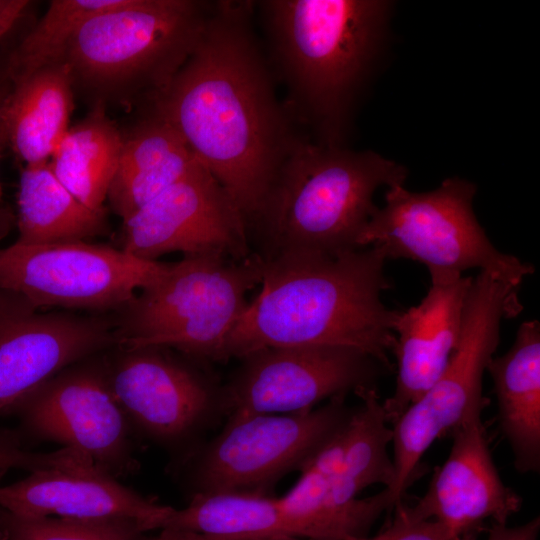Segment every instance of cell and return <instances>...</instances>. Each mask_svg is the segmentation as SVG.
Masks as SVG:
<instances>
[{"instance_id":"1","label":"cell","mask_w":540,"mask_h":540,"mask_svg":"<svg viewBox=\"0 0 540 540\" xmlns=\"http://www.w3.org/2000/svg\"><path fill=\"white\" fill-rule=\"evenodd\" d=\"M253 1H215L194 50L148 101L226 189L245 223L304 136L279 102L253 29Z\"/></svg>"},{"instance_id":"2","label":"cell","mask_w":540,"mask_h":540,"mask_svg":"<svg viewBox=\"0 0 540 540\" xmlns=\"http://www.w3.org/2000/svg\"><path fill=\"white\" fill-rule=\"evenodd\" d=\"M386 257L369 246L334 257L262 261L261 291L230 333L224 362L264 347L340 346L392 370L400 310L384 305Z\"/></svg>"},{"instance_id":"3","label":"cell","mask_w":540,"mask_h":540,"mask_svg":"<svg viewBox=\"0 0 540 540\" xmlns=\"http://www.w3.org/2000/svg\"><path fill=\"white\" fill-rule=\"evenodd\" d=\"M406 169L373 151L317 143L301 137L277 170L247 221L253 253L261 261L334 257L359 248L377 209L375 191L404 185Z\"/></svg>"},{"instance_id":"4","label":"cell","mask_w":540,"mask_h":540,"mask_svg":"<svg viewBox=\"0 0 540 540\" xmlns=\"http://www.w3.org/2000/svg\"><path fill=\"white\" fill-rule=\"evenodd\" d=\"M284 102L315 142L341 146L351 104L379 43L390 3L378 0L255 2Z\"/></svg>"},{"instance_id":"5","label":"cell","mask_w":540,"mask_h":540,"mask_svg":"<svg viewBox=\"0 0 540 540\" xmlns=\"http://www.w3.org/2000/svg\"><path fill=\"white\" fill-rule=\"evenodd\" d=\"M214 3L125 0L87 20L60 63L95 103L149 100L188 59Z\"/></svg>"},{"instance_id":"6","label":"cell","mask_w":540,"mask_h":540,"mask_svg":"<svg viewBox=\"0 0 540 540\" xmlns=\"http://www.w3.org/2000/svg\"><path fill=\"white\" fill-rule=\"evenodd\" d=\"M262 261L187 255L167 263L119 312L118 347L175 349L198 363L224 362L226 341L261 283Z\"/></svg>"},{"instance_id":"7","label":"cell","mask_w":540,"mask_h":540,"mask_svg":"<svg viewBox=\"0 0 540 540\" xmlns=\"http://www.w3.org/2000/svg\"><path fill=\"white\" fill-rule=\"evenodd\" d=\"M518 288L480 271L468 292L461 336L434 384L392 424L394 505L418 471L423 455L448 431L482 415L483 376L500 341L501 321L521 311Z\"/></svg>"},{"instance_id":"8","label":"cell","mask_w":540,"mask_h":540,"mask_svg":"<svg viewBox=\"0 0 540 540\" xmlns=\"http://www.w3.org/2000/svg\"><path fill=\"white\" fill-rule=\"evenodd\" d=\"M476 186L445 179L438 188L415 193L403 185L387 188L385 205L377 207L362 231L359 248L377 246L386 259H409L429 273L462 274L477 268L514 287L534 267L500 252L491 243L473 211Z\"/></svg>"},{"instance_id":"9","label":"cell","mask_w":540,"mask_h":540,"mask_svg":"<svg viewBox=\"0 0 540 540\" xmlns=\"http://www.w3.org/2000/svg\"><path fill=\"white\" fill-rule=\"evenodd\" d=\"M353 408L346 396L310 410L285 414H236L179 466L190 497L216 493L271 496L275 485L301 472L345 425Z\"/></svg>"},{"instance_id":"10","label":"cell","mask_w":540,"mask_h":540,"mask_svg":"<svg viewBox=\"0 0 540 540\" xmlns=\"http://www.w3.org/2000/svg\"><path fill=\"white\" fill-rule=\"evenodd\" d=\"M116 349L103 354L106 376L134 434L177 452L181 462L202 443L203 432L223 417L222 384L198 362L169 348Z\"/></svg>"},{"instance_id":"11","label":"cell","mask_w":540,"mask_h":540,"mask_svg":"<svg viewBox=\"0 0 540 540\" xmlns=\"http://www.w3.org/2000/svg\"><path fill=\"white\" fill-rule=\"evenodd\" d=\"M167 263L104 244L73 241L0 248V291L35 309L123 310Z\"/></svg>"},{"instance_id":"12","label":"cell","mask_w":540,"mask_h":540,"mask_svg":"<svg viewBox=\"0 0 540 540\" xmlns=\"http://www.w3.org/2000/svg\"><path fill=\"white\" fill-rule=\"evenodd\" d=\"M11 413L29 436L73 449L116 479L139 467L135 434L110 389L102 354L65 368Z\"/></svg>"},{"instance_id":"13","label":"cell","mask_w":540,"mask_h":540,"mask_svg":"<svg viewBox=\"0 0 540 540\" xmlns=\"http://www.w3.org/2000/svg\"><path fill=\"white\" fill-rule=\"evenodd\" d=\"M239 360L222 384L225 418L310 410L323 400L376 388L386 370L371 356L340 346L264 347Z\"/></svg>"},{"instance_id":"14","label":"cell","mask_w":540,"mask_h":540,"mask_svg":"<svg viewBox=\"0 0 540 540\" xmlns=\"http://www.w3.org/2000/svg\"><path fill=\"white\" fill-rule=\"evenodd\" d=\"M121 249L149 261L171 252L234 261L252 254L240 209L199 161L123 220Z\"/></svg>"},{"instance_id":"15","label":"cell","mask_w":540,"mask_h":540,"mask_svg":"<svg viewBox=\"0 0 540 540\" xmlns=\"http://www.w3.org/2000/svg\"><path fill=\"white\" fill-rule=\"evenodd\" d=\"M117 345L116 321L107 316L39 313L0 291V415L65 368Z\"/></svg>"},{"instance_id":"16","label":"cell","mask_w":540,"mask_h":540,"mask_svg":"<svg viewBox=\"0 0 540 540\" xmlns=\"http://www.w3.org/2000/svg\"><path fill=\"white\" fill-rule=\"evenodd\" d=\"M451 432L450 452L413 508L440 523L451 539L479 532L486 520L507 524L521 508L522 499L499 475L482 415Z\"/></svg>"},{"instance_id":"17","label":"cell","mask_w":540,"mask_h":540,"mask_svg":"<svg viewBox=\"0 0 540 540\" xmlns=\"http://www.w3.org/2000/svg\"><path fill=\"white\" fill-rule=\"evenodd\" d=\"M421 302L400 310L395 323L396 384L382 401L392 424L439 378L461 336L463 313L473 277L432 273Z\"/></svg>"},{"instance_id":"18","label":"cell","mask_w":540,"mask_h":540,"mask_svg":"<svg viewBox=\"0 0 540 540\" xmlns=\"http://www.w3.org/2000/svg\"><path fill=\"white\" fill-rule=\"evenodd\" d=\"M0 508L25 517H127L159 530L173 511L99 470L50 469L0 486Z\"/></svg>"},{"instance_id":"19","label":"cell","mask_w":540,"mask_h":540,"mask_svg":"<svg viewBox=\"0 0 540 540\" xmlns=\"http://www.w3.org/2000/svg\"><path fill=\"white\" fill-rule=\"evenodd\" d=\"M158 531L143 540H309L306 527L277 497L239 493L191 496Z\"/></svg>"},{"instance_id":"20","label":"cell","mask_w":540,"mask_h":540,"mask_svg":"<svg viewBox=\"0 0 540 540\" xmlns=\"http://www.w3.org/2000/svg\"><path fill=\"white\" fill-rule=\"evenodd\" d=\"M489 372L500 430L520 473L540 470V324L523 322L511 348L493 356Z\"/></svg>"},{"instance_id":"21","label":"cell","mask_w":540,"mask_h":540,"mask_svg":"<svg viewBox=\"0 0 540 540\" xmlns=\"http://www.w3.org/2000/svg\"><path fill=\"white\" fill-rule=\"evenodd\" d=\"M74 86L65 64L44 67L10 85L1 106L3 142L26 165L48 162L66 134Z\"/></svg>"},{"instance_id":"22","label":"cell","mask_w":540,"mask_h":540,"mask_svg":"<svg viewBox=\"0 0 540 540\" xmlns=\"http://www.w3.org/2000/svg\"><path fill=\"white\" fill-rule=\"evenodd\" d=\"M198 160L162 118L150 113L126 135L107 199L122 221L179 180Z\"/></svg>"},{"instance_id":"23","label":"cell","mask_w":540,"mask_h":540,"mask_svg":"<svg viewBox=\"0 0 540 540\" xmlns=\"http://www.w3.org/2000/svg\"><path fill=\"white\" fill-rule=\"evenodd\" d=\"M17 243L27 245L90 241L110 231L106 211L77 200L56 178L48 162L26 165L17 193Z\"/></svg>"},{"instance_id":"24","label":"cell","mask_w":540,"mask_h":540,"mask_svg":"<svg viewBox=\"0 0 540 540\" xmlns=\"http://www.w3.org/2000/svg\"><path fill=\"white\" fill-rule=\"evenodd\" d=\"M122 144L123 134L107 116L105 105L94 103L86 117L68 129L48 164L77 200L93 210L106 211L104 202Z\"/></svg>"},{"instance_id":"25","label":"cell","mask_w":540,"mask_h":540,"mask_svg":"<svg viewBox=\"0 0 540 540\" xmlns=\"http://www.w3.org/2000/svg\"><path fill=\"white\" fill-rule=\"evenodd\" d=\"M125 0H53L42 18L10 53L3 80L12 85L61 62L80 27L98 13Z\"/></svg>"},{"instance_id":"26","label":"cell","mask_w":540,"mask_h":540,"mask_svg":"<svg viewBox=\"0 0 540 540\" xmlns=\"http://www.w3.org/2000/svg\"><path fill=\"white\" fill-rule=\"evenodd\" d=\"M149 531L145 523L127 517H25L0 508L2 540H143Z\"/></svg>"},{"instance_id":"27","label":"cell","mask_w":540,"mask_h":540,"mask_svg":"<svg viewBox=\"0 0 540 540\" xmlns=\"http://www.w3.org/2000/svg\"><path fill=\"white\" fill-rule=\"evenodd\" d=\"M394 515L388 525L373 537L364 540H451L445 528L427 519L403 501L393 507Z\"/></svg>"},{"instance_id":"28","label":"cell","mask_w":540,"mask_h":540,"mask_svg":"<svg viewBox=\"0 0 540 540\" xmlns=\"http://www.w3.org/2000/svg\"><path fill=\"white\" fill-rule=\"evenodd\" d=\"M62 457L59 451L37 452L25 446L20 432L0 427V468L22 469L30 473L58 468Z\"/></svg>"},{"instance_id":"29","label":"cell","mask_w":540,"mask_h":540,"mask_svg":"<svg viewBox=\"0 0 540 540\" xmlns=\"http://www.w3.org/2000/svg\"><path fill=\"white\" fill-rule=\"evenodd\" d=\"M539 531V517L514 527L494 523L486 540H537Z\"/></svg>"},{"instance_id":"30","label":"cell","mask_w":540,"mask_h":540,"mask_svg":"<svg viewBox=\"0 0 540 540\" xmlns=\"http://www.w3.org/2000/svg\"><path fill=\"white\" fill-rule=\"evenodd\" d=\"M28 4L26 0H11L9 6L0 14V40L22 17Z\"/></svg>"},{"instance_id":"31","label":"cell","mask_w":540,"mask_h":540,"mask_svg":"<svg viewBox=\"0 0 540 540\" xmlns=\"http://www.w3.org/2000/svg\"><path fill=\"white\" fill-rule=\"evenodd\" d=\"M9 87H10L9 84L6 82H3V84L0 85V152H1V147L4 143L3 137H2V128H1V106ZM2 195H3V191H2V185L0 182V203L2 201Z\"/></svg>"},{"instance_id":"32","label":"cell","mask_w":540,"mask_h":540,"mask_svg":"<svg viewBox=\"0 0 540 540\" xmlns=\"http://www.w3.org/2000/svg\"><path fill=\"white\" fill-rule=\"evenodd\" d=\"M479 532H469L459 535L451 540H477Z\"/></svg>"},{"instance_id":"33","label":"cell","mask_w":540,"mask_h":540,"mask_svg":"<svg viewBox=\"0 0 540 540\" xmlns=\"http://www.w3.org/2000/svg\"><path fill=\"white\" fill-rule=\"evenodd\" d=\"M11 0H0V14L9 6Z\"/></svg>"},{"instance_id":"34","label":"cell","mask_w":540,"mask_h":540,"mask_svg":"<svg viewBox=\"0 0 540 540\" xmlns=\"http://www.w3.org/2000/svg\"><path fill=\"white\" fill-rule=\"evenodd\" d=\"M6 472H7L6 470L0 468V482Z\"/></svg>"},{"instance_id":"35","label":"cell","mask_w":540,"mask_h":540,"mask_svg":"<svg viewBox=\"0 0 540 540\" xmlns=\"http://www.w3.org/2000/svg\"><path fill=\"white\" fill-rule=\"evenodd\" d=\"M268 540H297V539H268Z\"/></svg>"},{"instance_id":"36","label":"cell","mask_w":540,"mask_h":540,"mask_svg":"<svg viewBox=\"0 0 540 540\" xmlns=\"http://www.w3.org/2000/svg\"><path fill=\"white\" fill-rule=\"evenodd\" d=\"M0 540H2V539L0 538Z\"/></svg>"}]
</instances>
